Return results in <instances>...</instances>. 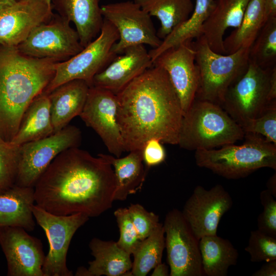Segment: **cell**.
I'll return each mask as SVG.
<instances>
[{
	"instance_id": "obj_36",
	"label": "cell",
	"mask_w": 276,
	"mask_h": 276,
	"mask_svg": "<svg viewBox=\"0 0 276 276\" xmlns=\"http://www.w3.org/2000/svg\"><path fill=\"white\" fill-rule=\"evenodd\" d=\"M119 228V247L131 255L141 240L132 222L127 208H119L114 212Z\"/></svg>"
},
{
	"instance_id": "obj_35",
	"label": "cell",
	"mask_w": 276,
	"mask_h": 276,
	"mask_svg": "<svg viewBox=\"0 0 276 276\" xmlns=\"http://www.w3.org/2000/svg\"><path fill=\"white\" fill-rule=\"evenodd\" d=\"M245 250L249 254L252 262L276 260V237L258 229L251 231Z\"/></svg>"
},
{
	"instance_id": "obj_3",
	"label": "cell",
	"mask_w": 276,
	"mask_h": 276,
	"mask_svg": "<svg viewBox=\"0 0 276 276\" xmlns=\"http://www.w3.org/2000/svg\"><path fill=\"white\" fill-rule=\"evenodd\" d=\"M54 60L30 57L0 45V138L11 142L26 110L55 73Z\"/></svg>"
},
{
	"instance_id": "obj_9",
	"label": "cell",
	"mask_w": 276,
	"mask_h": 276,
	"mask_svg": "<svg viewBox=\"0 0 276 276\" xmlns=\"http://www.w3.org/2000/svg\"><path fill=\"white\" fill-rule=\"evenodd\" d=\"M81 130L67 125L51 135L20 146V155L15 185L34 187L54 159L63 151L79 147Z\"/></svg>"
},
{
	"instance_id": "obj_17",
	"label": "cell",
	"mask_w": 276,
	"mask_h": 276,
	"mask_svg": "<svg viewBox=\"0 0 276 276\" xmlns=\"http://www.w3.org/2000/svg\"><path fill=\"white\" fill-rule=\"evenodd\" d=\"M0 246L7 260V275L44 276L42 243L24 228L0 226Z\"/></svg>"
},
{
	"instance_id": "obj_39",
	"label": "cell",
	"mask_w": 276,
	"mask_h": 276,
	"mask_svg": "<svg viewBox=\"0 0 276 276\" xmlns=\"http://www.w3.org/2000/svg\"><path fill=\"white\" fill-rule=\"evenodd\" d=\"M162 143L157 139L146 142L142 151L144 163L148 168L162 163L166 158V151Z\"/></svg>"
},
{
	"instance_id": "obj_37",
	"label": "cell",
	"mask_w": 276,
	"mask_h": 276,
	"mask_svg": "<svg viewBox=\"0 0 276 276\" xmlns=\"http://www.w3.org/2000/svg\"><path fill=\"white\" fill-rule=\"evenodd\" d=\"M127 208L141 241L150 235L160 223L157 215L148 211L140 204H131Z\"/></svg>"
},
{
	"instance_id": "obj_8",
	"label": "cell",
	"mask_w": 276,
	"mask_h": 276,
	"mask_svg": "<svg viewBox=\"0 0 276 276\" xmlns=\"http://www.w3.org/2000/svg\"><path fill=\"white\" fill-rule=\"evenodd\" d=\"M32 213L38 224L43 229L49 243L42 270L44 276H72L66 264V256L71 240L89 217L83 213L57 215L37 204L32 206Z\"/></svg>"
},
{
	"instance_id": "obj_33",
	"label": "cell",
	"mask_w": 276,
	"mask_h": 276,
	"mask_svg": "<svg viewBox=\"0 0 276 276\" xmlns=\"http://www.w3.org/2000/svg\"><path fill=\"white\" fill-rule=\"evenodd\" d=\"M20 146L0 138V192L15 184Z\"/></svg>"
},
{
	"instance_id": "obj_20",
	"label": "cell",
	"mask_w": 276,
	"mask_h": 276,
	"mask_svg": "<svg viewBox=\"0 0 276 276\" xmlns=\"http://www.w3.org/2000/svg\"><path fill=\"white\" fill-rule=\"evenodd\" d=\"M89 247L95 259L88 262V268L79 267L75 275H132L131 255L119 247L117 241L93 238L89 243Z\"/></svg>"
},
{
	"instance_id": "obj_41",
	"label": "cell",
	"mask_w": 276,
	"mask_h": 276,
	"mask_svg": "<svg viewBox=\"0 0 276 276\" xmlns=\"http://www.w3.org/2000/svg\"><path fill=\"white\" fill-rule=\"evenodd\" d=\"M267 98L270 104L276 102V66L271 71Z\"/></svg>"
},
{
	"instance_id": "obj_44",
	"label": "cell",
	"mask_w": 276,
	"mask_h": 276,
	"mask_svg": "<svg viewBox=\"0 0 276 276\" xmlns=\"http://www.w3.org/2000/svg\"><path fill=\"white\" fill-rule=\"evenodd\" d=\"M267 190L276 198V174L272 175L267 182Z\"/></svg>"
},
{
	"instance_id": "obj_32",
	"label": "cell",
	"mask_w": 276,
	"mask_h": 276,
	"mask_svg": "<svg viewBox=\"0 0 276 276\" xmlns=\"http://www.w3.org/2000/svg\"><path fill=\"white\" fill-rule=\"evenodd\" d=\"M249 61L264 70L276 66V17L268 19L249 49Z\"/></svg>"
},
{
	"instance_id": "obj_24",
	"label": "cell",
	"mask_w": 276,
	"mask_h": 276,
	"mask_svg": "<svg viewBox=\"0 0 276 276\" xmlns=\"http://www.w3.org/2000/svg\"><path fill=\"white\" fill-rule=\"evenodd\" d=\"M34 187L14 185L0 192V226H15L27 231L35 229L32 211L34 204Z\"/></svg>"
},
{
	"instance_id": "obj_14",
	"label": "cell",
	"mask_w": 276,
	"mask_h": 276,
	"mask_svg": "<svg viewBox=\"0 0 276 276\" xmlns=\"http://www.w3.org/2000/svg\"><path fill=\"white\" fill-rule=\"evenodd\" d=\"M193 40L170 48L153 60V65L164 69L179 100L183 114L196 97L200 81L195 61Z\"/></svg>"
},
{
	"instance_id": "obj_6",
	"label": "cell",
	"mask_w": 276,
	"mask_h": 276,
	"mask_svg": "<svg viewBox=\"0 0 276 276\" xmlns=\"http://www.w3.org/2000/svg\"><path fill=\"white\" fill-rule=\"evenodd\" d=\"M200 74L196 98L221 105L229 88L246 72L249 49L229 54L214 52L203 36L193 41Z\"/></svg>"
},
{
	"instance_id": "obj_38",
	"label": "cell",
	"mask_w": 276,
	"mask_h": 276,
	"mask_svg": "<svg viewBox=\"0 0 276 276\" xmlns=\"http://www.w3.org/2000/svg\"><path fill=\"white\" fill-rule=\"evenodd\" d=\"M260 198L263 210L257 218L258 229L267 235L276 237L275 197L266 189L260 193Z\"/></svg>"
},
{
	"instance_id": "obj_27",
	"label": "cell",
	"mask_w": 276,
	"mask_h": 276,
	"mask_svg": "<svg viewBox=\"0 0 276 276\" xmlns=\"http://www.w3.org/2000/svg\"><path fill=\"white\" fill-rule=\"evenodd\" d=\"M199 244L203 275L226 276L237 264L239 253L229 240L216 234L201 237Z\"/></svg>"
},
{
	"instance_id": "obj_10",
	"label": "cell",
	"mask_w": 276,
	"mask_h": 276,
	"mask_svg": "<svg viewBox=\"0 0 276 276\" xmlns=\"http://www.w3.org/2000/svg\"><path fill=\"white\" fill-rule=\"evenodd\" d=\"M17 48L25 55L56 62L65 61L84 49L70 22L54 13L49 20L37 27Z\"/></svg>"
},
{
	"instance_id": "obj_30",
	"label": "cell",
	"mask_w": 276,
	"mask_h": 276,
	"mask_svg": "<svg viewBox=\"0 0 276 276\" xmlns=\"http://www.w3.org/2000/svg\"><path fill=\"white\" fill-rule=\"evenodd\" d=\"M265 22L264 0H250L240 26L223 40L226 54L249 49Z\"/></svg>"
},
{
	"instance_id": "obj_1",
	"label": "cell",
	"mask_w": 276,
	"mask_h": 276,
	"mask_svg": "<svg viewBox=\"0 0 276 276\" xmlns=\"http://www.w3.org/2000/svg\"><path fill=\"white\" fill-rule=\"evenodd\" d=\"M116 187L113 168L105 158L74 147L57 155L37 180L35 202L57 215L96 217L112 207Z\"/></svg>"
},
{
	"instance_id": "obj_5",
	"label": "cell",
	"mask_w": 276,
	"mask_h": 276,
	"mask_svg": "<svg viewBox=\"0 0 276 276\" xmlns=\"http://www.w3.org/2000/svg\"><path fill=\"white\" fill-rule=\"evenodd\" d=\"M244 139V143L240 145L196 150V164L230 179L246 177L263 168L275 171L276 145L258 134L245 133Z\"/></svg>"
},
{
	"instance_id": "obj_12",
	"label": "cell",
	"mask_w": 276,
	"mask_h": 276,
	"mask_svg": "<svg viewBox=\"0 0 276 276\" xmlns=\"http://www.w3.org/2000/svg\"><path fill=\"white\" fill-rule=\"evenodd\" d=\"M101 10L103 18L119 33V40L112 48L116 55L133 45L148 44L155 49L161 44L162 40L157 35L151 16L134 1L104 5Z\"/></svg>"
},
{
	"instance_id": "obj_22",
	"label": "cell",
	"mask_w": 276,
	"mask_h": 276,
	"mask_svg": "<svg viewBox=\"0 0 276 276\" xmlns=\"http://www.w3.org/2000/svg\"><path fill=\"white\" fill-rule=\"evenodd\" d=\"M89 85L82 80H74L59 86L48 94L54 132L68 125L80 114L86 102Z\"/></svg>"
},
{
	"instance_id": "obj_26",
	"label": "cell",
	"mask_w": 276,
	"mask_h": 276,
	"mask_svg": "<svg viewBox=\"0 0 276 276\" xmlns=\"http://www.w3.org/2000/svg\"><path fill=\"white\" fill-rule=\"evenodd\" d=\"M54 133L48 95L42 93L32 101L26 110L18 129L11 142L21 146Z\"/></svg>"
},
{
	"instance_id": "obj_2",
	"label": "cell",
	"mask_w": 276,
	"mask_h": 276,
	"mask_svg": "<svg viewBox=\"0 0 276 276\" xmlns=\"http://www.w3.org/2000/svg\"><path fill=\"white\" fill-rule=\"evenodd\" d=\"M116 95L125 151L142 150L151 139L177 145L183 113L164 69L153 65Z\"/></svg>"
},
{
	"instance_id": "obj_43",
	"label": "cell",
	"mask_w": 276,
	"mask_h": 276,
	"mask_svg": "<svg viewBox=\"0 0 276 276\" xmlns=\"http://www.w3.org/2000/svg\"><path fill=\"white\" fill-rule=\"evenodd\" d=\"M152 276H168L170 275V270L168 266L162 262L157 265L153 269Z\"/></svg>"
},
{
	"instance_id": "obj_25",
	"label": "cell",
	"mask_w": 276,
	"mask_h": 276,
	"mask_svg": "<svg viewBox=\"0 0 276 276\" xmlns=\"http://www.w3.org/2000/svg\"><path fill=\"white\" fill-rule=\"evenodd\" d=\"M123 157L100 153L112 167L116 181L114 201H124L129 195L140 190L145 180L146 168L144 165L142 150L129 152Z\"/></svg>"
},
{
	"instance_id": "obj_28",
	"label": "cell",
	"mask_w": 276,
	"mask_h": 276,
	"mask_svg": "<svg viewBox=\"0 0 276 276\" xmlns=\"http://www.w3.org/2000/svg\"><path fill=\"white\" fill-rule=\"evenodd\" d=\"M151 16L160 21L157 32L162 40L176 27L187 20L192 13L194 5L192 0H134Z\"/></svg>"
},
{
	"instance_id": "obj_7",
	"label": "cell",
	"mask_w": 276,
	"mask_h": 276,
	"mask_svg": "<svg viewBox=\"0 0 276 276\" xmlns=\"http://www.w3.org/2000/svg\"><path fill=\"white\" fill-rule=\"evenodd\" d=\"M119 38L115 27L104 19L100 33L94 40L70 59L56 63L55 75L42 93L48 95L61 84L74 80H84L91 87L95 76L117 55L112 48Z\"/></svg>"
},
{
	"instance_id": "obj_4",
	"label": "cell",
	"mask_w": 276,
	"mask_h": 276,
	"mask_svg": "<svg viewBox=\"0 0 276 276\" xmlns=\"http://www.w3.org/2000/svg\"><path fill=\"white\" fill-rule=\"evenodd\" d=\"M244 135L220 105L195 98L183 116L177 145L188 150L212 149L235 144Z\"/></svg>"
},
{
	"instance_id": "obj_19",
	"label": "cell",
	"mask_w": 276,
	"mask_h": 276,
	"mask_svg": "<svg viewBox=\"0 0 276 276\" xmlns=\"http://www.w3.org/2000/svg\"><path fill=\"white\" fill-rule=\"evenodd\" d=\"M153 66L149 52L144 44L130 47L117 55L102 71L96 74L92 86L117 94L136 77Z\"/></svg>"
},
{
	"instance_id": "obj_46",
	"label": "cell",
	"mask_w": 276,
	"mask_h": 276,
	"mask_svg": "<svg viewBox=\"0 0 276 276\" xmlns=\"http://www.w3.org/2000/svg\"><path fill=\"white\" fill-rule=\"evenodd\" d=\"M17 1H20V0H17ZM47 2L51 5V0H46Z\"/></svg>"
},
{
	"instance_id": "obj_16",
	"label": "cell",
	"mask_w": 276,
	"mask_h": 276,
	"mask_svg": "<svg viewBox=\"0 0 276 276\" xmlns=\"http://www.w3.org/2000/svg\"><path fill=\"white\" fill-rule=\"evenodd\" d=\"M117 107L116 94L93 86L89 87L79 116L87 126L99 135L110 153L120 157L125 150L117 120Z\"/></svg>"
},
{
	"instance_id": "obj_11",
	"label": "cell",
	"mask_w": 276,
	"mask_h": 276,
	"mask_svg": "<svg viewBox=\"0 0 276 276\" xmlns=\"http://www.w3.org/2000/svg\"><path fill=\"white\" fill-rule=\"evenodd\" d=\"M272 69L249 61L246 72L227 91L221 106L239 125L260 116L273 103L267 98Z\"/></svg>"
},
{
	"instance_id": "obj_45",
	"label": "cell",
	"mask_w": 276,
	"mask_h": 276,
	"mask_svg": "<svg viewBox=\"0 0 276 276\" xmlns=\"http://www.w3.org/2000/svg\"><path fill=\"white\" fill-rule=\"evenodd\" d=\"M17 0H0V11L15 3Z\"/></svg>"
},
{
	"instance_id": "obj_31",
	"label": "cell",
	"mask_w": 276,
	"mask_h": 276,
	"mask_svg": "<svg viewBox=\"0 0 276 276\" xmlns=\"http://www.w3.org/2000/svg\"><path fill=\"white\" fill-rule=\"evenodd\" d=\"M165 248L163 224L160 223L148 237L140 241L132 254L134 257L131 273L132 276H145L162 262Z\"/></svg>"
},
{
	"instance_id": "obj_15",
	"label": "cell",
	"mask_w": 276,
	"mask_h": 276,
	"mask_svg": "<svg viewBox=\"0 0 276 276\" xmlns=\"http://www.w3.org/2000/svg\"><path fill=\"white\" fill-rule=\"evenodd\" d=\"M229 193L220 184L210 190L196 186L183 206L182 215L195 236L216 235L222 217L232 208Z\"/></svg>"
},
{
	"instance_id": "obj_42",
	"label": "cell",
	"mask_w": 276,
	"mask_h": 276,
	"mask_svg": "<svg viewBox=\"0 0 276 276\" xmlns=\"http://www.w3.org/2000/svg\"><path fill=\"white\" fill-rule=\"evenodd\" d=\"M264 9L266 21L269 18L276 17V0H264Z\"/></svg>"
},
{
	"instance_id": "obj_34",
	"label": "cell",
	"mask_w": 276,
	"mask_h": 276,
	"mask_svg": "<svg viewBox=\"0 0 276 276\" xmlns=\"http://www.w3.org/2000/svg\"><path fill=\"white\" fill-rule=\"evenodd\" d=\"M240 126L245 133L260 135L276 145V102L270 104L260 116L248 119Z\"/></svg>"
},
{
	"instance_id": "obj_29",
	"label": "cell",
	"mask_w": 276,
	"mask_h": 276,
	"mask_svg": "<svg viewBox=\"0 0 276 276\" xmlns=\"http://www.w3.org/2000/svg\"><path fill=\"white\" fill-rule=\"evenodd\" d=\"M215 3V0H196L193 11L189 18L163 39L159 47L149 51L152 61L167 49L202 36L203 25L213 10Z\"/></svg>"
},
{
	"instance_id": "obj_21",
	"label": "cell",
	"mask_w": 276,
	"mask_h": 276,
	"mask_svg": "<svg viewBox=\"0 0 276 276\" xmlns=\"http://www.w3.org/2000/svg\"><path fill=\"white\" fill-rule=\"evenodd\" d=\"M100 0H51L52 9L76 28L80 42L86 47L100 34L104 18Z\"/></svg>"
},
{
	"instance_id": "obj_40",
	"label": "cell",
	"mask_w": 276,
	"mask_h": 276,
	"mask_svg": "<svg viewBox=\"0 0 276 276\" xmlns=\"http://www.w3.org/2000/svg\"><path fill=\"white\" fill-rule=\"evenodd\" d=\"M252 276H275L276 260L265 263L252 274Z\"/></svg>"
},
{
	"instance_id": "obj_23",
	"label": "cell",
	"mask_w": 276,
	"mask_h": 276,
	"mask_svg": "<svg viewBox=\"0 0 276 276\" xmlns=\"http://www.w3.org/2000/svg\"><path fill=\"white\" fill-rule=\"evenodd\" d=\"M250 0H215L202 27V36L215 52L226 54L223 36L228 28H238Z\"/></svg>"
},
{
	"instance_id": "obj_18",
	"label": "cell",
	"mask_w": 276,
	"mask_h": 276,
	"mask_svg": "<svg viewBox=\"0 0 276 276\" xmlns=\"http://www.w3.org/2000/svg\"><path fill=\"white\" fill-rule=\"evenodd\" d=\"M46 0H20L0 11V45L17 47L53 15Z\"/></svg>"
},
{
	"instance_id": "obj_13",
	"label": "cell",
	"mask_w": 276,
	"mask_h": 276,
	"mask_svg": "<svg viewBox=\"0 0 276 276\" xmlns=\"http://www.w3.org/2000/svg\"><path fill=\"white\" fill-rule=\"evenodd\" d=\"M163 226L170 276L203 275L199 240L184 219L174 209L166 215Z\"/></svg>"
}]
</instances>
